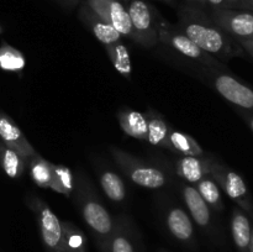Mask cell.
<instances>
[{
	"label": "cell",
	"instance_id": "1",
	"mask_svg": "<svg viewBox=\"0 0 253 252\" xmlns=\"http://www.w3.org/2000/svg\"><path fill=\"white\" fill-rule=\"evenodd\" d=\"M175 26L203 51L217 61H229L241 53L239 42L217 26L203 7L188 4L180 5L178 7V22Z\"/></svg>",
	"mask_w": 253,
	"mask_h": 252
},
{
	"label": "cell",
	"instance_id": "2",
	"mask_svg": "<svg viewBox=\"0 0 253 252\" xmlns=\"http://www.w3.org/2000/svg\"><path fill=\"white\" fill-rule=\"evenodd\" d=\"M131 24L135 30L138 44L151 48L160 42L158 39V20L161 14L146 0H128L126 2Z\"/></svg>",
	"mask_w": 253,
	"mask_h": 252
},
{
	"label": "cell",
	"instance_id": "3",
	"mask_svg": "<svg viewBox=\"0 0 253 252\" xmlns=\"http://www.w3.org/2000/svg\"><path fill=\"white\" fill-rule=\"evenodd\" d=\"M158 39L162 43L168 44L187 58L200 62L208 67H219L221 62L203 51L189 37L185 36L175 25L170 24L161 15L158 20Z\"/></svg>",
	"mask_w": 253,
	"mask_h": 252
},
{
	"label": "cell",
	"instance_id": "4",
	"mask_svg": "<svg viewBox=\"0 0 253 252\" xmlns=\"http://www.w3.org/2000/svg\"><path fill=\"white\" fill-rule=\"evenodd\" d=\"M111 152L116 162L120 165L121 169L135 184L143 188H150V189H157V188H162L167 182L165 173L158 168L151 167L150 165L136 160L131 155L119 148L111 147Z\"/></svg>",
	"mask_w": 253,
	"mask_h": 252
},
{
	"label": "cell",
	"instance_id": "5",
	"mask_svg": "<svg viewBox=\"0 0 253 252\" xmlns=\"http://www.w3.org/2000/svg\"><path fill=\"white\" fill-rule=\"evenodd\" d=\"M29 207L36 214L41 231L42 241L49 252H66L63 246V229L62 221L52 211L48 204L39 198L32 197L29 202Z\"/></svg>",
	"mask_w": 253,
	"mask_h": 252
},
{
	"label": "cell",
	"instance_id": "6",
	"mask_svg": "<svg viewBox=\"0 0 253 252\" xmlns=\"http://www.w3.org/2000/svg\"><path fill=\"white\" fill-rule=\"evenodd\" d=\"M210 175L214 178L217 185H220L225 190V193L241 207L242 210L253 216L252 199L250 197L246 183L239 173L234 172L221 163L211 161Z\"/></svg>",
	"mask_w": 253,
	"mask_h": 252
},
{
	"label": "cell",
	"instance_id": "7",
	"mask_svg": "<svg viewBox=\"0 0 253 252\" xmlns=\"http://www.w3.org/2000/svg\"><path fill=\"white\" fill-rule=\"evenodd\" d=\"M88 6L106 24L111 25L121 36L136 40L126 4L119 0H84Z\"/></svg>",
	"mask_w": 253,
	"mask_h": 252
},
{
	"label": "cell",
	"instance_id": "8",
	"mask_svg": "<svg viewBox=\"0 0 253 252\" xmlns=\"http://www.w3.org/2000/svg\"><path fill=\"white\" fill-rule=\"evenodd\" d=\"M212 21L236 41L253 39V12L237 9L207 10Z\"/></svg>",
	"mask_w": 253,
	"mask_h": 252
},
{
	"label": "cell",
	"instance_id": "9",
	"mask_svg": "<svg viewBox=\"0 0 253 252\" xmlns=\"http://www.w3.org/2000/svg\"><path fill=\"white\" fill-rule=\"evenodd\" d=\"M212 85L217 93L234 105L253 110V90L230 74L219 73L212 77Z\"/></svg>",
	"mask_w": 253,
	"mask_h": 252
},
{
	"label": "cell",
	"instance_id": "10",
	"mask_svg": "<svg viewBox=\"0 0 253 252\" xmlns=\"http://www.w3.org/2000/svg\"><path fill=\"white\" fill-rule=\"evenodd\" d=\"M0 138L5 146L16 151L26 161L27 165H29V161L35 155H37L36 151L21 132L19 126L2 111H0Z\"/></svg>",
	"mask_w": 253,
	"mask_h": 252
},
{
	"label": "cell",
	"instance_id": "11",
	"mask_svg": "<svg viewBox=\"0 0 253 252\" xmlns=\"http://www.w3.org/2000/svg\"><path fill=\"white\" fill-rule=\"evenodd\" d=\"M78 15L79 19L82 20V22L93 32L94 36H95L104 46H108V44L121 41V37L123 36H121L111 25L103 21V20H101L100 17L88 6V4H86L85 1L81 2Z\"/></svg>",
	"mask_w": 253,
	"mask_h": 252
},
{
	"label": "cell",
	"instance_id": "12",
	"mask_svg": "<svg viewBox=\"0 0 253 252\" xmlns=\"http://www.w3.org/2000/svg\"><path fill=\"white\" fill-rule=\"evenodd\" d=\"M82 212L86 224L95 234L100 236H110L114 222L108 210L94 199H85L82 204Z\"/></svg>",
	"mask_w": 253,
	"mask_h": 252
},
{
	"label": "cell",
	"instance_id": "13",
	"mask_svg": "<svg viewBox=\"0 0 253 252\" xmlns=\"http://www.w3.org/2000/svg\"><path fill=\"white\" fill-rule=\"evenodd\" d=\"M211 161L204 157L184 156L177 165V174L189 183H198L207 175H210Z\"/></svg>",
	"mask_w": 253,
	"mask_h": 252
},
{
	"label": "cell",
	"instance_id": "14",
	"mask_svg": "<svg viewBox=\"0 0 253 252\" xmlns=\"http://www.w3.org/2000/svg\"><path fill=\"white\" fill-rule=\"evenodd\" d=\"M147 119V141L152 145L163 147L166 150H169L174 152L170 143L169 135L170 128L168 127L167 124L165 123L162 118L155 111L150 110L147 114H145Z\"/></svg>",
	"mask_w": 253,
	"mask_h": 252
},
{
	"label": "cell",
	"instance_id": "15",
	"mask_svg": "<svg viewBox=\"0 0 253 252\" xmlns=\"http://www.w3.org/2000/svg\"><path fill=\"white\" fill-rule=\"evenodd\" d=\"M183 197H184L185 204H187L190 215L195 220V222L203 227L208 226L210 222L209 205L203 199L197 188L192 187V185H184Z\"/></svg>",
	"mask_w": 253,
	"mask_h": 252
},
{
	"label": "cell",
	"instance_id": "16",
	"mask_svg": "<svg viewBox=\"0 0 253 252\" xmlns=\"http://www.w3.org/2000/svg\"><path fill=\"white\" fill-rule=\"evenodd\" d=\"M121 128L126 135L137 140H147V119L145 114L124 109L118 115Z\"/></svg>",
	"mask_w": 253,
	"mask_h": 252
},
{
	"label": "cell",
	"instance_id": "17",
	"mask_svg": "<svg viewBox=\"0 0 253 252\" xmlns=\"http://www.w3.org/2000/svg\"><path fill=\"white\" fill-rule=\"evenodd\" d=\"M167 227L170 234L180 241H188L193 237V222L189 215L180 208H173L167 214Z\"/></svg>",
	"mask_w": 253,
	"mask_h": 252
},
{
	"label": "cell",
	"instance_id": "18",
	"mask_svg": "<svg viewBox=\"0 0 253 252\" xmlns=\"http://www.w3.org/2000/svg\"><path fill=\"white\" fill-rule=\"evenodd\" d=\"M231 231L236 246L246 251L251 245L252 225L249 216L241 209H235L231 220Z\"/></svg>",
	"mask_w": 253,
	"mask_h": 252
},
{
	"label": "cell",
	"instance_id": "19",
	"mask_svg": "<svg viewBox=\"0 0 253 252\" xmlns=\"http://www.w3.org/2000/svg\"><path fill=\"white\" fill-rule=\"evenodd\" d=\"M105 51L108 53L109 58H110L111 63H113L114 68L119 72L123 77L130 79L131 77V59L130 54H128L127 48L123 42H115L105 46Z\"/></svg>",
	"mask_w": 253,
	"mask_h": 252
},
{
	"label": "cell",
	"instance_id": "20",
	"mask_svg": "<svg viewBox=\"0 0 253 252\" xmlns=\"http://www.w3.org/2000/svg\"><path fill=\"white\" fill-rule=\"evenodd\" d=\"M0 162L4 172L10 178H19L24 173L27 162L12 148L0 143Z\"/></svg>",
	"mask_w": 253,
	"mask_h": 252
},
{
	"label": "cell",
	"instance_id": "21",
	"mask_svg": "<svg viewBox=\"0 0 253 252\" xmlns=\"http://www.w3.org/2000/svg\"><path fill=\"white\" fill-rule=\"evenodd\" d=\"M73 188L74 180L71 169L64 167V166L51 163V184H49V189L69 197L73 192Z\"/></svg>",
	"mask_w": 253,
	"mask_h": 252
},
{
	"label": "cell",
	"instance_id": "22",
	"mask_svg": "<svg viewBox=\"0 0 253 252\" xmlns=\"http://www.w3.org/2000/svg\"><path fill=\"white\" fill-rule=\"evenodd\" d=\"M169 140L174 152H179L184 156L204 157V151L192 136L180 132V131L170 130Z\"/></svg>",
	"mask_w": 253,
	"mask_h": 252
},
{
	"label": "cell",
	"instance_id": "23",
	"mask_svg": "<svg viewBox=\"0 0 253 252\" xmlns=\"http://www.w3.org/2000/svg\"><path fill=\"white\" fill-rule=\"evenodd\" d=\"M100 184L109 199L121 202L126 197V188L123 179L114 172H104L100 177Z\"/></svg>",
	"mask_w": 253,
	"mask_h": 252
},
{
	"label": "cell",
	"instance_id": "24",
	"mask_svg": "<svg viewBox=\"0 0 253 252\" xmlns=\"http://www.w3.org/2000/svg\"><path fill=\"white\" fill-rule=\"evenodd\" d=\"M29 167L34 182L39 187L49 188V184H51V162L43 160L40 155H35L29 161Z\"/></svg>",
	"mask_w": 253,
	"mask_h": 252
},
{
	"label": "cell",
	"instance_id": "25",
	"mask_svg": "<svg viewBox=\"0 0 253 252\" xmlns=\"http://www.w3.org/2000/svg\"><path fill=\"white\" fill-rule=\"evenodd\" d=\"M63 246L66 252H85V237L83 232L71 222H62Z\"/></svg>",
	"mask_w": 253,
	"mask_h": 252
},
{
	"label": "cell",
	"instance_id": "26",
	"mask_svg": "<svg viewBox=\"0 0 253 252\" xmlns=\"http://www.w3.org/2000/svg\"><path fill=\"white\" fill-rule=\"evenodd\" d=\"M197 189L208 205H210V207L216 210L222 209L221 193H220L219 185L214 179L207 175V177H204L197 183Z\"/></svg>",
	"mask_w": 253,
	"mask_h": 252
},
{
	"label": "cell",
	"instance_id": "27",
	"mask_svg": "<svg viewBox=\"0 0 253 252\" xmlns=\"http://www.w3.org/2000/svg\"><path fill=\"white\" fill-rule=\"evenodd\" d=\"M24 56L20 51L6 43L1 44L0 48V68L10 72H20L25 68Z\"/></svg>",
	"mask_w": 253,
	"mask_h": 252
},
{
	"label": "cell",
	"instance_id": "28",
	"mask_svg": "<svg viewBox=\"0 0 253 252\" xmlns=\"http://www.w3.org/2000/svg\"><path fill=\"white\" fill-rule=\"evenodd\" d=\"M110 252H135V249L127 235L123 231H118L111 237Z\"/></svg>",
	"mask_w": 253,
	"mask_h": 252
},
{
	"label": "cell",
	"instance_id": "29",
	"mask_svg": "<svg viewBox=\"0 0 253 252\" xmlns=\"http://www.w3.org/2000/svg\"><path fill=\"white\" fill-rule=\"evenodd\" d=\"M244 5H246L245 0H205L204 9H237V7H242Z\"/></svg>",
	"mask_w": 253,
	"mask_h": 252
},
{
	"label": "cell",
	"instance_id": "30",
	"mask_svg": "<svg viewBox=\"0 0 253 252\" xmlns=\"http://www.w3.org/2000/svg\"><path fill=\"white\" fill-rule=\"evenodd\" d=\"M54 1L58 2V4L61 5V6H63L64 9L73 10L74 7H77L81 4L82 0H54Z\"/></svg>",
	"mask_w": 253,
	"mask_h": 252
},
{
	"label": "cell",
	"instance_id": "31",
	"mask_svg": "<svg viewBox=\"0 0 253 252\" xmlns=\"http://www.w3.org/2000/svg\"><path fill=\"white\" fill-rule=\"evenodd\" d=\"M240 46L244 47L247 52L253 57V39L251 40H242V41H237Z\"/></svg>",
	"mask_w": 253,
	"mask_h": 252
},
{
	"label": "cell",
	"instance_id": "32",
	"mask_svg": "<svg viewBox=\"0 0 253 252\" xmlns=\"http://www.w3.org/2000/svg\"><path fill=\"white\" fill-rule=\"evenodd\" d=\"M183 4L194 5V6H199V7H203V9H204L205 0H183Z\"/></svg>",
	"mask_w": 253,
	"mask_h": 252
},
{
	"label": "cell",
	"instance_id": "33",
	"mask_svg": "<svg viewBox=\"0 0 253 252\" xmlns=\"http://www.w3.org/2000/svg\"><path fill=\"white\" fill-rule=\"evenodd\" d=\"M156 1H161V2H165V4L172 5V6H177L179 0H156Z\"/></svg>",
	"mask_w": 253,
	"mask_h": 252
},
{
	"label": "cell",
	"instance_id": "34",
	"mask_svg": "<svg viewBox=\"0 0 253 252\" xmlns=\"http://www.w3.org/2000/svg\"><path fill=\"white\" fill-rule=\"evenodd\" d=\"M249 124H250V127H251V130L253 131V116L249 119Z\"/></svg>",
	"mask_w": 253,
	"mask_h": 252
},
{
	"label": "cell",
	"instance_id": "35",
	"mask_svg": "<svg viewBox=\"0 0 253 252\" xmlns=\"http://www.w3.org/2000/svg\"><path fill=\"white\" fill-rule=\"evenodd\" d=\"M250 247H251V252H253V231H252V239H251V245H250Z\"/></svg>",
	"mask_w": 253,
	"mask_h": 252
},
{
	"label": "cell",
	"instance_id": "36",
	"mask_svg": "<svg viewBox=\"0 0 253 252\" xmlns=\"http://www.w3.org/2000/svg\"><path fill=\"white\" fill-rule=\"evenodd\" d=\"M119 1H121V2H124V4H126V2H127L128 0H119Z\"/></svg>",
	"mask_w": 253,
	"mask_h": 252
},
{
	"label": "cell",
	"instance_id": "37",
	"mask_svg": "<svg viewBox=\"0 0 253 252\" xmlns=\"http://www.w3.org/2000/svg\"><path fill=\"white\" fill-rule=\"evenodd\" d=\"M247 1H249V2H252V4H253V0H247Z\"/></svg>",
	"mask_w": 253,
	"mask_h": 252
},
{
	"label": "cell",
	"instance_id": "38",
	"mask_svg": "<svg viewBox=\"0 0 253 252\" xmlns=\"http://www.w3.org/2000/svg\"><path fill=\"white\" fill-rule=\"evenodd\" d=\"M0 32H1V29H0Z\"/></svg>",
	"mask_w": 253,
	"mask_h": 252
},
{
	"label": "cell",
	"instance_id": "39",
	"mask_svg": "<svg viewBox=\"0 0 253 252\" xmlns=\"http://www.w3.org/2000/svg\"><path fill=\"white\" fill-rule=\"evenodd\" d=\"M161 252H166V251H161Z\"/></svg>",
	"mask_w": 253,
	"mask_h": 252
}]
</instances>
